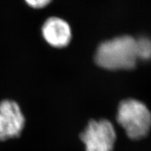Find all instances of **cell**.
<instances>
[{
    "mask_svg": "<svg viewBox=\"0 0 151 151\" xmlns=\"http://www.w3.org/2000/svg\"><path fill=\"white\" fill-rule=\"evenodd\" d=\"M117 121L130 139L138 140L148 134L151 127V112L144 104L128 99L119 104Z\"/></svg>",
    "mask_w": 151,
    "mask_h": 151,
    "instance_id": "7a4b0ae2",
    "label": "cell"
},
{
    "mask_svg": "<svg viewBox=\"0 0 151 151\" xmlns=\"http://www.w3.org/2000/svg\"><path fill=\"white\" fill-rule=\"evenodd\" d=\"M24 124L25 118L16 101L11 99L0 101V141L19 137Z\"/></svg>",
    "mask_w": 151,
    "mask_h": 151,
    "instance_id": "277c9868",
    "label": "cell"
},
{
    "mask_svg": "<svg viewBox=\"0 0 151 151\" xmlns=\"http://www.w3.org/2000/svg\"><path fill=\"white\" fill-rule=\"evenodd\" d=\"M24 3L30 8L34 9H41L47 6L52 0H23Z\"/></svg>",
    "mask_w": 151,
    "mask_h": 151,
    "instance_id": "52a82bcc",
    "label": "cell"
},
{
    "mask_svg": "<svg viewBox=\"0 0 151 151\" xmlns=\"http://www.w3.org/2000/svg\"><path fill=\"white\" fill-rule=\"evenodd\" d=\"M136 39L130 36H120L99 45L95 62L108 70H128L137 63Z\"/></svg>",
    "mask_w": 151,
    "mask_h": 151,
    "instance_id": "6da1fadb",
    "label": "cell"
},
{
    "mask_svg": "<svg viewBox=\"0 0 151 151\" xmlns=\"http://www.w3.org/2000/svg\"><path fill=\"white\" fill-rule=\"evenodd\" d=\"M41 35L46 42L54 48L67 46L71 39V29L69 23L58 17H50L43 22Z\"/></svg>",
    "mask_w": 151,
    "mask_h": 151,
    "instance_id": "5b68a950",
    "label": "cell"
},
{
    "mask_svg": "<svg viewBox=\"0 0 151 151\" xmlns=\"http://www.w3.org/2000/svg\"><path fill=\"white\" fill-rule=\"evenodd\" d=\"M86 151H112L116 139L114 127L109 120H92L81 134Z\"/></svg>",
    "mask_w": 151,
    "mask_h": 151,
    "instance_id": "3957f363",
    "label": "cell"
},
{
    "mask_svg": "<svg viewBox=\"0 0 151 151\" xmlns=\"http://www.w3.org/2000/svg\"><path fill=\"white\" fill-rule=\"evenodd\" d=\"M136 53L137 59L149 60L151 59V40L147 37L136 39Z\"/></svg>",
    "mask_w": 151,
    "mask_h": 151,
    "instance_id": "8992f818",
    "label": "cell"
}]
</instances>
